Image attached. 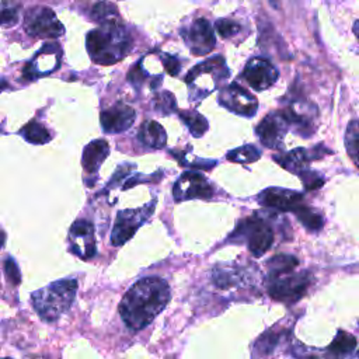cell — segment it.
Returning <instances> with one entry per match:
<instances>
[{
  "mask_svg": "<svg viewBox=\"0 0 359 359\" xmlns=\"http://www.w3.org/2000/svg\"><path fill=\"white\" fill-rule=\"evenodd\" d=\"M278 76L279 73L276 67L265 57L250 59L241 73V77L247 81V84L257 91H264L273 86Z\"/></svg>",
  "mask_w": 359,
  "mask_h": 359,
  "instance_id": "cell-12",
  "label": "cell"
},
{
  "mask_svg": "<svg viewBox=\"0 0 359 359\" xmlns=\"http://www.w3.org/2000/svg\"><path fill=\"white\" fill-rule=\"evenodd\" d=\"M20 7L17 4H3L0 7V25L13 27L18 21Z\"/></svg>",
  "mask_w": 359,
  "mask_h": 359,
  "instance_id": "cell-30",
  "label": "cell"
},
{
  "mask_svg": "<svg viewBox=\"0 0 359 359\" xmlns=\"http://www.w3.org/2000/svg\"><path fill=\"white\" fill-rule=\"evenodd\" d=\"M128 79L129 81L135 86V87H139L143 84V81L147 79V73L142 69V63L139 62L128 74Z\"/></svg>",
  "mask_w": 359,
  "mask_h": 359,
  "instance_id": "cell-35",
  "label": "cell"
},
{
  "mask_svg": "<svg viewBox=\"0 0 359 359\" xmlns=\"http://www.w3.org/2000/svg\"><path fill=\"white\" fill-rule=\"evenodd\" d=\"M261 156V151L252 146V144H245L241 147H237L234 150H230L227 153V160L233 161V163H241V164H247V163H252L257 161Z\"/></svg>",
  "mask_w": 359,
  "mask_h": 359,
  "instance_id": "cell-27",
  "label": "cell"
},
{
  "mask_svg": "<svg viewBox=\"0 0 359 359\" xmlns=\"http://www.w3.org/2000/svg\"><path fill=\"white\" fill-rule=\"evenodd\" d=\"M70 240L73 243L83 240L86 244V259L91 258L95 254V241H94V226L83 219L76 220L70 227Z\"/></svg>",
  "mask_w": 359,
  "mask_h": 359,
  "instance_id": "cell-19",
  "label": "cell"
},
{
  "mask_svg": "<svg viewBox=\"0 0 359 359\" xmlns=\"http://www.w3.org/2000/svg\"><path fill=\"white\" fill-rule=\"evenodd\" d=\"M87 52L98 65H114L123 59L132 48L129 32L116 20L101 24L87 34Z\"/></svg>",
  "mask_w": 359,
  "mask_h": 359,
  "instance_id": "cell-2",
  "label": "cell"
},
{
  "mask_svg": "<svg viewBox=\"0 0 359 359\" xmlns=\"http://www.w3.org/2000/svg\"><path fill=\"white\" fill-rule=\"evenodd\" d=\"M309 285H310L309 273L287 272V273L269 278L268 293L273 300L293 303L306 293Z\"/></svg>",
  "mask_w": 359,
  "mask_h": 359,
  "instance_id": "cell-7",
  "label": "cell"
},
{
  "mask_svg": "<svg viewBox=\"0 0 359 359\" xmlns=\"http://www.w3.org/2000/svg\"><path fill=\"white\" fill-rule=\"evenodd\" d=\"M91 17L93 20L104 24L108 21H114L118 17V11L114 7V4L108 3V1H98L93 6L91 10Z\"/></svg>",
  "mask_w": 359,
  "mask_h": 359,
  "instance_id": "cell-28",
  "label": "cell"
},
{
  "mask_svg": "<svg viewBox=\"0 0 359 359\" xmlns=\"http://www.w3.org/2000/svg\"><path fill=\"white\" fill-rule=\"evenodd\" d=\"M299 177L302 178V182H303V185H304V188L307 191L317 189V188H320L324 184V178L318 172L311 171L310 168L303 171V172H300Z\"/></svg>",
  "mask_w": 359,
  "mask_h": 359,
  "instance_id": "cell-32",
  "label": "cell"
},
{
  "mask_svg": "<svg viewBox=\"0 0 359 359\" xmlns=\"http://www.w3.org/2000/svg\"><path fill=\"white\" fill-rule=\"evenodd\" d=\"M60 48L57 43H45L35 57L24 67V77L34 80L52 73L60 63Z\"/></svg>",
  "mask_w": 359,
  "mask_h": 359,
  "instance_id": "cell-14",
  "label": "cell"
},
{
  "mask_svg": "<svg viewBox=\"0 0 359 359\" xmlns=\"http://www.w3.org/2000/svg\"><path fill=\"white\" fill-rule=\"evenodd\" d=\"M189 50L196 56L208 55L216 45L213 28L206 18L195 20L182 34Z\"/></svg>",
  "mask_w": 359,
  "mask_h": 359,
  "instance_id": "cell-13",
  "label": "cell"
},
{
  "mask_svg": "<svg viewBox=\"0 0 359 359\" xmlns=\"http://www.w3.org/2000/svg\"><path fill=\"white\" fill-rule=\"evenodd\" d=\"M177 108V102H175V97L168 93V91H163L160 94H157L154 97V109L158 114L163 115H168L171 114L174 109Z\"/></svg>",
  "mask_w": 359,
  "mask_h": 359,
  "instance_id": "cell-29",
  "label": "cell"
},
{
  "mask_svg": "<svg viewBox=\"0 0 359 359\" xmlns=\"http://www.w3.org/2000/svg\"><path fill=\"white\" fill-rule=\"evenodd\" d=\"M230 72L227 69L223 56L217 55L206 59L205 62L196 65L185 77V83L189 87V100L201 101L208 97L216 87L229 77Z\"/></svg>",
  "mask_w": 359,
  "mask_h": 359,
  "instance_id": "cell-4",
  "label": "cell"
},
{
  "mask_svg": "<svg viewBox=\"0 0 359 359\" xmlns=\"http://www.w3.org/2000/svg\"><path fill=\"white\" fill-rule=\"evenodd\" d=\"M24 28L27 34L39 38H57L63 34V25L55 13L48 7H34L28 10Z\"/></svg>",
  "mask_w": 359,
  "mask_h": 359,
  "instance_id": "cell-8",
  "label": "cell"
},
{
  "mask_svg": "<svg viewBox=\"0 0 359 359\" xmlns=\"http://www.w3.org/2000/svg\"><path fill=\"white\" fill-rule=\"evenodd\" d=\"M168 283L160 276H147L133 283L122 297L119 314L132 331L147 327L170 302Z\"/></svg>",
  "mask_w": 359,
  "mask_h": 359,
  "instance_id": "cell-1",
  "label": "cell"
},
{
  "mask_svg": "<svg viewBox=\"0 0 359 359\" xmlns=\"http://www.w3.org/2000/svg\"><path fill=\"white\" fill-rule=\"evenodd\" d=\"M303 195L290 189L283 188H268L258 195L261 205L266 208H273L283 212H293L302 203Z\"/></svg>",
  "mask_w": 359,
  "mask_h": 359,
  "instance_id": "cell-16",
  "label": "cell"
},
{
  "mask_svg": "<svg viewBox=\"0 0 359 359\" xmlns=\"http://www.w3.org/2000/svg\"><path fill=\"white\" fill-rule=\"evenodd\" d=\"M76 292V279L66 278L55 280L53 283L32 293V307L43 321H55L70 309L74 302Z\"/></svg>",
  "mask_w": 359,
  "mask_h": 359,
  "instance_id": "cell-3",
  "label": "cell"
},
{
  "mask_svg": "<svg viewBox=\"0 0 359 359\" xmlns=\"http://www.w3.org/2000/svg\"><path fill=\"white\" fill-rule=\"evenodd\" d=\"M20 135L32 144H43L50 140V133L38 121L32 119L20 129Z\"/></svg>",
  "mask_w": 359,
  "mask_h": 359,
  "instance_id": "cell-21",
  "label": "cell"
},
{
  "mask_svg": "<svg viewBox=\"0 0 359 359\" xmlns=\"http://www.w3.org/2000/svg\"><path fill=\"white\" fill-rule=\"evenodd\" d=\"M135 118H136L135 109L130 105L121 101L104 109L100 115L102 130L107 133L125 132L132 126V123L135 122Z\"/></svg>",
  "mask_w": 359,
  "mask_h": 359,
  "instance_id": "cell-15",
  "label": "cell"
},
{
  "mask_svg": "<svg viewBox=\"0 0 359 359\" xmlns=\"http://www.w3.org/2000/svg\"><path fill=\"white\" fill-rule=\"evenodd\" d=\"M215 28L216 31L219 32V35L222 38H231L234 36L236 34L240 32L241 29V25L233 20H229V18H222V20H217L216 24H215Z\"/></svg>",
  "mask_w": 359,
  "mask_h": 359,
  "instance_id": "cell-31",
  "label": "cell"
},
{
  "mask_svg": "<svg viewBox=\"0 0 359 359\" xmlns=\"http://www.w3.org/2000/svg\"><path fill=\"white\" fill-rule=\"evenodd\" d=\"M109 154V144L104 139L90 142L83 150V167L87 172H97L107 156Z\"/></svg>",
  "mask_w": 359,
  "mask_h": 359,
  "instance_id": "cell-18",
  "label": "cell"
},
{
  "mask_svg": "<svg viewBox=\"0 0 359 359\" xmlns=\"http://www.w3.org/2000/svg\"><path fill=\"white\" fill-rule=\"evenodd\" d=\"M139 139L144 146L153 149H161L167 143V135L164 128L156 121H146L139 129Z\"/></svg>",
  "mask_w": 359,
  "mask_h": 359,
  "instance_id": "cell-20",
  "label": "cell"
},
{
  "mask_svg": "<svg viewBox=\"0 0 359 359\" xmlns=\"http://www.w3.org/2000/svg\"><path fill=\"white\" fill-rule=\"evenodd\" d=\"M293 213L300 220V223L310 231H317L323 227V217L317 212L302 203L293 210Z\"/></svg>",
  "mask_w": 359,
  "mask_h": 359,
  "instance_id": "cell-24",
  "label": "cell"
},
{
  "mask_svg": "<svg viewBox=\"0 0 359 359\" xmlns=\"http://www.w3.org/2000/svg\"><path fill=\"white\" fill-rule=\"evenodd\" d=\"M180 118L195 137L202 136L208 130V121L195 111H180Z\"/></svg>",
  "mask_w": 359,
  "mask_h": 359,
  "instance_id": "cell-23",
  "label": "cell"
},
{
  "mask_svg": "<svg viewBox=\"0 0 359 359\" xmlns=\"http://www.w3.org/2000/svg\"><path fill=\"white\" fill-rule=\"evenodd\" d=\"M161 60H163V65L167 70L168 74L171 76H177L181 70V65H180V60L175 57V56H171V55H161Z\"/></svg>",
  "mask_w": 359,
  "mask_h": 359,
  "instance_id": "cell-34",
  "label": "cell"
},
{
  "mask_svg": "<svg viewBox=\"0 0 359 359\" xmlns=\"http://www.w3.org/2000/svg\"><path fill=\"white\" fill-rule=\"evenodd\" d=\"M229 240L237 243L245 241L250 252L255 257H261L271 248L273 243V231L262 219L248 217L238 223Z\"/></svg>",
  "mask_w": 359,
  "mask_h": 359,
  "instance_id": "cell-5",
  "label": "cell"
},
{
  "mask_svg": "<svg viewBox=\"0 0 359 359\" xmlns=\"http://www.w3.org/2000/svg\"><path fill=\"white\" fill-rule=\"evenodd\" d=\"M156 208V199L146 203L142 208L136 209H126L118 212L112 234H111V243L115 247L123 245L129 238L135 236L137 229L151 216L153 210Z\"/></svg>",
  "mask_w": 359,
  "mask_h": 359,
  "instance_id": "cell-6",
  "label": "cell"
},
{
  "mask_svg": "<svg viewBox=\"0 0 359 359\" xmlns=\"http://www.w3.org/2000/svg\"><path fill=\"white\" fill-rule=\"evenodd\" d=\"M355 348H356L355 337L345 331H338L335 338L330 344L328 349L335 355H346V353H351Z\"/></svg>",
  "mask_w": 359,
  "mask_h": 359,
  "instance_id": "cell-26",
  "label": "cell"
},
{
  "mask_svg": "<svg viewBox=\"0 0 359 359\" xmlns=\"http://www.w3.org/2000/svg\"><path fill=\"white\" fill-rule=\"evenodd\" d=\"M6 87H7V81L3 80V79H0V91H3Z\"/></svg>",
  "mask_w": 359,
  "mask_h": 359,
  "instance_id": "cell-38",
  "label": "cell"
},
{
  "mask_svg": "<svg viewBox=\"0 0 359 359\" xmlns=\"http://www.w3.org/2000/svg\"><path fill=\"white\" fill-rule=\"evenodd\" d=\"M346 153L359 168V121H351L345 133Z\"/></svg>",
  "mask_w": 359,
  "mask_h": 359,
  "instance_id": "cell-22",
  "label": "cell"
},
{
  "mask_svg": "<svg viewBox=\"0 0 359 359\" xmlns=\"http://www.w3.org/2000/svg\"><path fill=\"white\" fill-rule=\"evenodd\" d=\"M172 195L177 202L189 199H209L213 195V188L201 172L185 171L175 181Z\"/></svg>",
  "mask_w": 359,
  "mask_h": 359,
  "instance_id": "cell-10",
  "label": "cell"
},
{
  "mask_svg": "<svg viewBox=\"0 0 359 359\" xmlns=\"http://www.w3.org/2000/svg\"><path fill=\"white\" fill-rule=\"evenodd\" d=\"M219 104L230 112L245 118L254 116L258 109L257 98L238 83H231L220 90Z\"/></svg>",
  "mask_w": 359,
  "mask_h": 359,
  "instance_id": "cell-9",
  "label": "cell"
},
{
  "mask_svg": "<svg viewBox=\"0 0 359 359\" xmlns=\"http://www.w3.org/2000/svg\"><path fill=\"white\" fill-rule=\"evenodd\" d=\"M133 167H135V164H128V163L119 165V167L116 168V171L114 172V175H112V178H111V181H109V184H108V188L116 185L121 180H123V178L126 177V174H128Z\"/></svg>",
  "mask_w": 359,
  "mask_h": 359,
  "instance_id": "cell-36",
  "label": "cell"
},
{
  "mask_svg": "<svg viewBox=\"0 0 359 359\" xmlns=\"http://www.w3.org/2000/svg\"><path fill=\"white\" fill-rule=\"evenodd\" d=\"M323 147H316V149H311V150H307V149H294V150H290L287 153H283V154H275L273 158L278 164H280L283 168H286L287 171H292L294 174H300L306 170H309V165L310 163L314 160V158H318V156H321L323 153H318Z\"/></svg>",
  "mask_w": 359,
  "mask_h": 359,
  "instance_id": "cell-17",
  "label": "cell"
},
{
  "mask_svg": "<svg viewBox=\"0 0 359 359\" xmlns=\"http://www.w3.org/2000/svg\"><path fill=\"white\" fill-rule=\"evenodd\" d=\"M289 122L282 111H275L262 118L257 126V135L259 142L269 149H280L283 139L287 133Z\"/></svg>",
  "mask_w": 359,
  "mask_h": 359,
  "instance_id": "cell-11",
  "label": "cell"
},
{
  "mask_svg": "<svg viewBox=\"0 0 359 359\" xmlns=\"http://www.w3.org/2000/svg\"><path fill=\"white\" fill-rule=\"evenodd\" d=\"M299 265V261L292 257V255H275L269 262H268V268H269V278L282 275V273H287L292 272L296 266Z\"/></svg>",
  "mask_w": 359,
  "mask_h": 359,
  "instance_id": "cell-25",
  "label": "cell"
},
{
  "mask_svg": "<svg viewBox=\"0 0 359 359\" xmlns=\"http://www.w3.org/2000/svg\"><path fill=\"white\" fill-rule=\"evenodd\" d=\"M4 273H6V278L13 283V285H20V280H21V273H20V269L15 264V261L8 257L6 261H4Z\"/></svg>",
  "mask_w": 359,
  "mask_h": 359,
  "instance_id": "cell-33",
  "label": "cell"
},
{
  "mask_svg": "<svg viewBox=\"0 0 359 359\" xmlns=\"http://www.w3.org/2000/svg\"><path fill=\"white\" fill-rule=\"evenodd\" d=\"M353 34H355L356 39L359 41V20H356L355 24H353Z\"/></svg>",
  "mask_w": 359,
  "mask_h": 359,
  "instance_id": "cell-37",
  "label": "cell"
}]
</instances>
